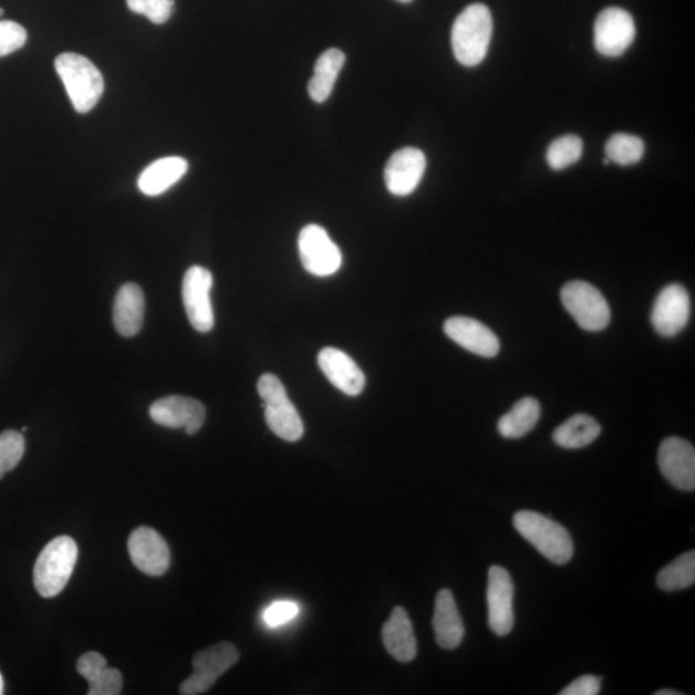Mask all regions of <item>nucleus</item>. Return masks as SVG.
I'll return each mask as SVG.
<instances>
[{"label": "nucleus", "mask_w": 695, "mask_h": 695, "mask_svg": "<svg viewBox=\"0 0 695 695\" xmlns=\"http://www.w3.org/2000/svg\"><path fill=\"white\" fill-rule=\"evenodd\" d=\"M494 33V21L488 7L474 3L457 15L452 42L455 58L466 68L478 66L487 56Z\"/></svg>", "instance_id": "f257e3e1"}, {"label": "nucleus", "mask_w": 695, "mask_h": 695, "mask_svg": "<svg viewBox=\"0 0 695 695\" xmlns=\"http://www.w3.org/2000/svg\"><path fill=\"white\" fill-rule=\"evenodd\" d=\"M512 523L519 535L551 563L563 566L572 559L574 552L572 537L556 520L540 512L521 510L516 512Z\"/></svg>", "instance_id": "f03ea898"}, {"label": "nucleus", "mask_w": 695, "mask_h": 695, "mask_svg": "<svg viewBox=\"0 0 695 695\" xmlns=\"http://www.w3.org/2000/svg\"><path fill=\"white\" fill-rule=\"evenodd\" d=\"M58 74L65 84L71 104L79 114L90 113L104 94L105 82L92 61L76 53H62L54 61Z\"/></svg>", "instance_id": "7ed1b4c3"}, {"label": "nucleus", "mask_w": 695, "mask_h": 695, "mask_svg": "<svg viewBox=\"0 0 695 695\" xmlns=\"http://www.w3.org/2000/svg\"><path fill=\"white\" fill-rule=\"evenodd\" d=\"M77 544L69 536L52 540L38 557L34 587L39 595L54 598L65 589L77 562Z\"/></svg>", "instance_id": "20e7f679"}, {"label": "nucleus", "mask_w": 695, "mask_h": 695, "mask_svg": "<svg viewBox=\"0 0 695 695\" xmlns=\"http://www.w3.org/2000/svg\"><path fill=\"white\" fill-rule=\"evenodd\" d=\"M258 393L263 401L266 423L283 440L297 442L303 437L302 417L288 397L286 386L278 376H260Z\"/></svg>", "instance_id": "39448f33"}, {"label": "nucleus", "mask_w": 695, "mask_h": 695, "mask_svg": "<svg viewBox=\"0 0 695 695\" xmlns=\"http://www.w3.org/2000/svg\"><path fill=\"white\" fill-rule=\"evenodd\" d=\"M562 303L568 313L583 330L597 333L611 322V308L604 295L591 283L572 281L566 283L560 292Z\"/></svg>", "instance_id": "423d86ee"}, {"label": "nucleus", "mask_w": 695, "mask_h": 695, "mask_svg": "<svg viewBox=\"0 0 695 695\" xmlns=\"http://www.w3.org/2000/svg\"><path fill=\"white\" fill-rule=\"evenodd\" d=\"M239 658V651L234 644L227 642L197 653L193 660L194 674L180 685V694L199 695L207 693L220 676L236 665Z\"/></svg>", "instance_id": "0eeeda50"}, {"label": "nucleus", "mask_w": 695, "mask_h": 695, "mask_svg": "<svg viewBox=\"0 0 695 695\" xmlns=\"http://www.w3.org/2000/svg\"><path fill=\"white\" fill-rule=\"evenodd\" d=\"M300 260L307 272L326 278L341 270L342 252L330 239L325 228L310 225L303 228L298 240Z\"/></svg>", "instance_id": "6e6552de"}, {"label": "nucleus", "mask_w": 695, "mask_h": 695, "mask_svg": "<svg viewBox=\"0 0 695 695\" xmlns=\"http://www.w3.org/2000/svg\"><path fill=\"white\" fill-rule=\"evenodd\" d=\"M635 37V21L627 11L611 7L599 13L594 27V44L603 56H622L633 44Z\"/></svg>", "instance_id": "1a4fd4ad"}, {"label": "nucleus", "mask_w": 695, "mask_h": 695, "mask_svg": "<svg viewBox=\"0 0 695 695\" xmlns=\"http://www.w3.org/2000/svg\"><path fill=\"white\" fill-rule=\"evenodd\" d=\"M211 288L212 274L207 268L200 266L188 268L184 287H181V298H184L188 321L199 333H209L215 328V312H212L210 300Z\"/></svg>", "instance_id": "9d476101"}, {"label": "nucleus", "mask_w": 695, "mask_h": 695, "mask_svg": "<svg viewBox=\"0 0 695 695\" xmlns=\"http://www.w3.org/2000/svg\"><path fill=\"white\" fill-rule=\"evenodd\" d=\"M488 625L497 636H507L515 626V583L500 566L488 571Z\"/></svg>", "instance_id": "9b49d317"}, {"label": "nucleus", "mask_w": 695, "mask_h": 695, "mask_svg": "<svg viewBox=\"0 0 695 695\" xmlns=\"http://www.w3.org/2000/svg\"><path fill=\"white\" fill-rule=\"evenodd\" d=\"M691 319V297L677 283L663 289L655 299L651 321L661 336L674 338L688 325Z\"/></svg>", "instance_id": "f8f14e48"}, {"label": "nucleus", "mask_w": 695, "mask_h": 695, "mask_svg": "<svg viewBox=\"0 0 695 695\" xmlns=\"http://www.w3.org/2000/svg\"><path fill=\"white\" fill-rule=\"evenodd\" d=\"M658 466L670 485L685 492L694 491L695 449L688 440L677 437L663 440L658 449Z\"/></svg>", "instance_id": "ddd939ff"}, {"label": "nucleus", "mask_w": 695, "mask_h": 695, "mask_svg": "<svg viewBox=\"0 0 695 695\" xmlns=\"http://www.w3.org/2000/svg\"><path fill=\"white\" fill-rule=\"evenodd\" d=\"M128 551L134 566L148 575H163L169 570L170 550L160 533L139 527L129 537Z\"/></svg>", "instance_id": "4468645a"}, {"label": "nucleus", "mask_w": 695, "mask_h": 695, "mask_svg": "<svg viewBox=\"0 0 695 695\" xmlns=\"http://www.w3.org/2000/svg\"><path fill=\"white\" fill-rule=\"evenodd\" d=\"M149 416L156 424L173 429L185 428L188 436H194L203 428L207 409L197 400L169 396L156 401L149 407Z\"/></svg>", "instance_id": "2eb2a0df"}, {"label": "nucleus", "mask_w": 695, "mask_h": 695, "mask_svg": "<svg viewBox=\"0 0 695 695\" xmlns=\"http://www.w3.org/2000/svg\"><path fill=\"white\" fill-rule=\"evenodd\" d=\"M425 169L426 157L422 149L401 148L386 163L384 172L386 188L393 195L408 196L421 185Z\"/></svg>", "instance_id": "dca6fc26"}, {"label": "nucleus", "mask_w": 695, "mask_h": 695, "mask_svg": "<svg viewBox=\"0 0 695 695\" xmlns=\"http://www.w3.org/2000/svg\"><path fill=\"white\" fill-rule=\"evenodd\" d=\"M445 333L464 350L480 357L494 359L500 352L499 338L477 320L456 315L445 322Z\"/></svg>", "instance_id": "f3484780"}, {"label": "nucleus", "mask_w": 695, "mask_h": 695, "mask_svg": "<svg viewBox=\"0 0 695 695\" xmlns=\"http://www.w3.org/2000/svg\"><path fill=\"white\" fill-rule=\"evenodd\" d=\"M319 366L330 383L346 396H359L365 388L366 377L357 363L336 348H323L319 354Z\"/></svg>", "instance_id": "a211bd4d"}, {"label": "nucleus", "mask_w": 695, "mask_h": 695, "mask_svg": "<svg viewBox=\"0 0 695 695\" xmlns=\"http://www.w3.org/2000/svg\"><path fill=\"white\" fill-rule=\"evenodd\" d=\"M433 629L436 642L444 650H456L463 643L464 623L452 591L444 589L438 592L434 608Z\"/></svg>", "instance_id": "6ab92c4d"}, {"label": "nucleus", "mask_w": 695, "mask_h": 695, "mask_svg": "<svg viewBox=\"0 0 695 695\" xmlns=\"http://www.w3.org/2000/svg\"><path fill=\"white\" fill-rule=\"evenodd\" d=\"M145 319V294L136 283L118 289L114 304V325L124 338L136 336Z\"/></svg>", "instance_id": "aec40b11"}, {"label": "nucleus", "mask_w": 695, "mask_h": 695, "mask_svg": "<svg viewBox=\"0 0 695 695\" xmlns=\"http://www.w3.org/2000/svg\"><path fill=\"white\" fill-rule=\"evenodd\" d=\"M383 643L386 652L398 662L414 661L417 654V643L413 623L405 608H394L391 619L382 631Z\"/></svg>", "instance_id": "412c9836"}, {"label": "nucleus", "mask_w": 695, "mask_h": 695, "mask_svg": "<svg viewBox=\"0 0 695 695\" xmlns=\"http://www.w3.org/2000/svg\"><path fill=\"white\" fill-rule=\"evenodd\" d=\"M77 673L90 684V695H117L123 689L121 671L107 667L104 655L89 652L77 661Z\"/></svg>", "instance_id": "4be33fe9"}, {"label": "nucleus", "mask_w": 695, "mask_h": 695, "mask_svg": "<svg viewBox=\"0 0 695 695\" xmlns=\"http://www.w3.org/2000/svg\"><path fill=\"white\" fill-rule=\"evenodd\" d=\"M188 170L184 157H164L156 160L138 178V188L147 196H159L177 184Z\"/></svg>", "instance_id": "5701e85b"}, {"label": "nucleus", "mask_w": 695, "mask_h": 695, "mask_svg": "<svg viewBox=\"0 0 695 695\" xmlns=\"http://www.w3.org/2000/svg\"><path fill=\"white\" fill-rule=\"evenodd\" d=\"M345 63V54L338 49L323 52L314 65V75L308 84L310 96L318 104L329 100L336 79Z\"/></svg>", "instance_id": "b1692460"}, {"label": "nucleus", "mask_w": 695, "mask_h": 695, "mask_svg": "<svg viewBox=\"0 0 695 695\" xmlns=\"http://www.w3.org/2000/svg\"><path fill=\"white\" fill-rule=\"evenodd\" d=\"M541 416V406L539 401L532 397L521 398L515 406L505 414L497 429L504 438L519 439L526 434L532 432Z\"/></svg>", "instance_id": "393cba45"}, {"label": "nucleus", "mask_w": 695, "mask_h": 695, "mask_svg": "<svg viewBox=\"0 0 695 695\" xmlns=\"http://www.w3.org/2000/svg\"><path fill=\"white\" fill-rule=\"evenodd\" d=\"M602 428L594 417L587 414L574 415L552 433V439L559 447L566 449H579L592 444Z\"/></svg>", "instance_id": "a878e982"}, {"label": "nucleus", "mask_w": 695, "mask_h": 695, "mask_svg": "<svg viewBox=\"0 0 695 695\" xmlns=\"http://www.w3.org/2000/svg\"><path fill=\"white\" fill-rule=\"evenodd\" d=\"M695 582V551L685 552L670 563L657 575L658 588L675 592L693 587Z\"/></svg>", "instance_id": "bb28decb"}, {"label": "nucleus", "mask_w": 695, "mask_h": 695, "mask_svg": "<svg viewBox=\"0 0 695 695\" xmlns=\"http://www.w3.org/2000/svg\"><path fill=\"white\" fill-rule=\"evenodd\" d=\"M645 145L642 138L626 133L614 134L608 139L605 154L610 162L627 167L643 159Z\"/></svg>", "instance_id": "cd10ccee"}, {"label": "nucleus", "mask_w": 695, "mask_h": 695, "mask_svg": "<svg viewBox=\"0 0 695 695\" xmlns=\"http://www.w3.org/2000/svg\"><path fill=\"white\" fill-rule=\"evenodd\" d=\"M583 142L580 137L568 134L552 142L547 160L552 170H563L581 159Z\"/></svg>", "instance_id": "c85d7f7f"}, {"label": "nucleus", "mask_w": 695, "mask_h": 695, "mask_svg": "<svg viewBox=\"0 0 695 695\" xmlns=\"http://www.w3.org/2000/svg\"><path fill=\"white\" fill-rule=\"evenodd\" d=\"M25 454V438L15 431L0 433V479L18 466Z\"/></svg>", "instance_id": "c756f323"}, {"label": "nucleus", "mask_w": 695, "mask_h": 695, "mask_svg": "<svg viewBox=\"0 0 695 695\" xmlns=\"http://www.w3.org/2000/svg\"><path fill=\"white\" fill-rule=\"evenodd\" d=\"M126 4L132 12L144 14L156 25H162L170 19L174 0H126Z\"/></svg>", "instance_id": "7c9ffc66"}, {"label": "nucleus", "mask_w": 695, "mask_h": 695, "mask_svg": "<svg viewBox=\"0 0 695 695\" xmlns=\"http://www.w3.org/2000/svg\"><path fill=\"white\" fill-rule=\"evenodd\" d=\"M28 41L27 30L14 21H0V58L22 49Z\"/></svg>", "instance_id": "2f4dec72"}, {"label": "nucleus", "mask_w": 695, "mask_h": 695, "mask_svg": "<svg viewBox=\"0 0 695 695\" xmlns=\"http://www.w3.org/2000/svg\"><path fill=\"white\" fill-rule=\"evenodd\" d=\"M299 613V605L289 600H281L268 606L263 620L268 627H279L286 625L292 619H295Z\"/></svg>", "instance_id": "473e14b6"}, {"label": "nucleus", "mask_w": 695, "mask_h": 695, "mask_svg": "<svg viewBox=\"0 0 695 695\" xmlns=\"http://www.w3.org/2000/svg\"><path fill=\"white\" fill-rule=\"evenodd\" d=\"M600 682L594 675H584L575 678L560 695H597L600 693Z\"/></svg>", "instance_id": "72a5a7b5"}, {"label": "nucleus", "mask_w": 695, "mask_h": 695, "mask_svg": "<svg viewBox=\"0 0 695 695\" xmlns=\"http://www.w3.org/2000/svg\"><path fill=\"white\" fill-rule=\"evenodd\" d=\"M682 694H683L682 692H674L670 689H662L654 693V695H682Z\"/></svg>", "instance_id": "f704fd0d"}, {"label": "nucleus", "mask_w": 695, "mask_h": 695, "mask_svg": "<svg viewBox=\"0 0 695 695\" xmlns=\"http://www.w3.org/2000/svg\"><path fill=\"white\" fill-rule=\"evenodd\" d=\"M3 693H4V682H3L2 674H0V695H2Z\"/></svg>", "instance_id": "c9c22d12"}, {"label": "nucleus", "mask_w": 695, "mask_h": 695, "mask_svg": "<svg viewBox=\"0 0 695 695\" xmlns=\"http://www.w3.org/2000/svg\"><path fill=\"white\" fill-rule=\"evenodd\" d=\"M398 2H401V3H411V2H413V0H398Z\"/></svg>", "instance_id": "e433bc0d"}, {"label": "nucleus", "mask_w": 695, "mask_h": 695, "mask_svg": "<svg viewBox=\"0 0 695 695\" xmlns=\"http://www.w3.org/2000/svg\"><path fill=\"white\" fill-rule=\"evenodd\" d=\"M3 14H4L3 8H0V15H3Z\"/></svg>", "instance_id": "4c0bfd02"}]
</instances>
